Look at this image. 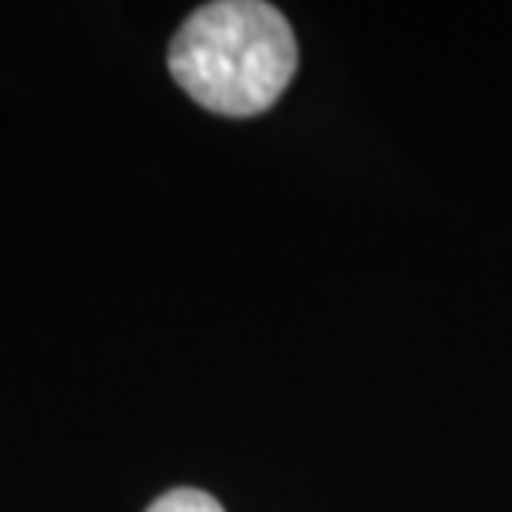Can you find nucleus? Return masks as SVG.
<instances>
[{
  "label": "nucleus",
  "mask_w": 512,
  "mask_h": 512,
  "mask_svg": "<svg viewBox=\"0 0 512 512\" xmlns=\"http://www.w3.org/2000/svg\"><path fill=\"white\" fill-rule=\"evenodd\" d=\"M167 64L200 107L223 117H256L290 87L300 50L276 7L217 0L183 20Z\"/></svg>",
  "instance_id": "nucleus-1"
},
{
  "label": "nucleus",
  "mask_w": 512,
  "mask_h": 512,
  "mask_svg": "<svg viewBox=\"0 0 512 512\" xmlns=\"http://www.w3.org/2000/svg\"><path fill=\"white\" fill-rule=\"evenodd\" d=\"M147 512H223V506L203 489H170L153 499Z\"/></svg>",
  "instance_id": "nucleus-2"
}]
</instances>
